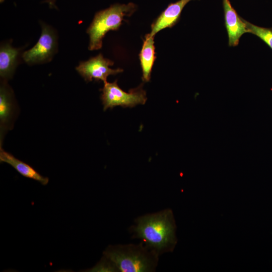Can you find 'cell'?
Returning a JSON list of instances; mask_svg holds the SVG:
<instances>
[{
    "label": "cell",
    "instance_id": "cell-7",
    "mask_svg": "<svg viewBox=\"0 0 272 272\" xmlns=\"http://www.w3.org/2000/svg\"><path fill=\"white\" fill-rule=\"evenodd\" d=\"M225 25L228 36L229 46L238 45L241 37L248 33L244 19L240 17L232 6L229 0H222Z\"/></svg>",
    "mask_w": 272,
    "mask_h": 272
},
{
    "label": "cell",
    "instance_id": "cell-13",
    "mask_svg": "<svg viewBox=\"0 0 272 272\" xmlns=\"http://www.w3.org/2000/svg\"><path fill=\"white\" fill-rule=\"evenodd\" d=\"M248 33L261 39L272 49V28L260 27L253 24L244 19Z\"/></svg>",
    "mask_w": 272,
    "mask_h": 272
},
{
    "label": "cell",
    "instance_id": "cell-14",
    "mask_svg": "<svg viewBox=\"0 0 272 272\" xmlns=\"http://www.w3.org/2000/svg\"><path fill=\"white\" fill-rule=\"evenodd\" d=\"M89 271L119 272L115 264L104 256L101 260Z\"/></svg>",
    "mask_w": 272,
    "mask_h": 272
},
{
    "label": "cell",
    "instance_id": "cell-1",
    "mask_svg": "<svg viewBox=\"0 0 272 272\" xmlns=\"http://www.w3.org/2000/svg\"><path fill=\"white\" fill-rule=\"evenodd\" d=\"M134 222L129 229L132 237L141 239L159 255L173 251L177 239L176 225L171 209L143 215Z\"/></svg>",
    "mask_w": 272,
    "mask_h": 272
},
{
    "label": "cell",
    "instance_id": "cell-9",
    "mask_svg": "<svg viewBox=\"0 0 272 272\" xmlns=\"http://www.w3.org/2000/svg\"><path fill=\"white\" fill-rule=\"evenodd\" d=\"M0 161L9 164L23 176L35 180L43 185L49 182L48 177L42 176L29 164L18 159L11 154L5 151L0 147Z\"/></svg>",
    "mask_w": 272,
    "mask_h": 272
},
{
    "label": "cell",
    "instance_id": "cell-15",
    "mask_svg": "<svg viewBox=\"0 0 272 272\" xmlns=\"http://www.w3.org/2000/svg\"><path fill=\"white\" fill-rule=\"evenodd\" d=\"M55 0H46V3H48L49 7L51 8H55Z\"/></svg>",
    "mask_w": 272,
    "mask_h": 272
},
{
    "label": "cell",
    "instance_id": "cell-3",
    "mask_svg": "<svg viewBox=\"0 0 272 272\" xmlns=\"http://www.w3.org/2000/svg\"><path fill=\"white\" fill-rule=\"evenodd\" d=\"M135 10V5L129 3L115 4L98 12L87 30L90 37L89 49H100L105 34L109 31L118 30L124 17L131 15Z\"/></svg>",
    "mask_w": 272,
    "mask_h": 272
},
{
    "label": "cell",
    "instance_id": "cell-8",
    "mask_svg": "<svg viewBox=\"0 0 272 272\" xmlns=\"http://www.w3.org/2000/svg\"><path fill=\"white\" fill-rule=\"evenodd\" d=\"M190 1L179 0L170 4L152 24L150 34L155 36L162 29L174 26L178 22L183 8Z\"/></svg>",
    "mask_w": 272,
    "mask_h": 272
},
{
    "label": "cell",
    "instance_id": "cell-5",
    "mask_svg": "<svg viewBox=\"0 0 272 272\" xmlns=\"http://www.w3.org/2000/svg\"><path fill=\"white\" fill-rule=\"evenodd\" d=\"M56 48L57 39L54 30L42 23L38 41L32 48L23 53V58L29 64L46 62L52 58Z\"/></svg>",
    "mask_w": 272,
    "mask_h": 272
},
{
    "label": "cell",
    "instance_id": "cell-4",
    "mask_svg": "<svg viewBox=\"0 0 272 272\" xmlns=\"http://www.w3.org/2000/svg\"><path fill=\"white\" fill-rule=\"evenodd\" d=\"M101 90V99L104 111L117 106L124 108L133 107L139 104H144L147 100L142 85L126 92L118 86L116 80L113 83H104Z\"/></svg>",
    "mask_w": 272,
    "mask_h": 272
},
{
    "label": "cell",
    "instance_id": "cell-6",
    "mask_svg": "<svg viewBox=\"0 0 272 272\" xmlns=\"http://www.w3.org/2000/svg\"><path fill=\"white\" fill-rule=\"evenodd\" d=\"M113 61L105 58L99 54L85 61H82L76 69L86 82L96 81L107 82L110 75H115L123 72L121 69H112L109 66L113 65Z\"/></svg>",
    "mask_w": 272,
    "mask_h": 272
},
{
    "label": "cell",
    "instance_id": "cell-12",
    "mask_svg": "<svg viewBox=\"0 0 272 272\" xmlns=\"http://www.w3.org/2000/svg\"><path fill=\"white\" fill-rule=\"evenodd\" d=\"M13 109L11 93L6 85L3 84L0 88L1 139L11 120Z\"/></svg>",
    "mask_w": 272,
    "mask_h": 272
},
{
    "label": "cell",
    "instance_id": "cell-11",
    "mask_svg": "<svg viewBox=\"0 0 272 272\" xmlns=\"http://www.w3.org/2000/svg\"><path fill=\"white\" fill-rule=\"evenodd\" d=\"M20 50L7 43L1 46L0 76L3 79L12 77L18 64Z\"/></svg>",
    "mask_w": 272,
    "mask_h": 272
},
{
    "label": "cell",
    "instance_id": "cell-10",
    "mask_svg": "<svg viewBox=\"0 0 272 272\" xmlns=\"http://www.w3.org/2000/svg\"><path fill=\"white\" fill-rule=\"evenodd\" d=\"M154 36L150 33L145 36L142 49L139 54L143 72V80L149 82L151 78L152 67L156 59Z\"/></svg>",
    "mask_w": 272,
    "mask_h": 272
},
{
    "label": "cell",
    "instance_id": "cell-2",
    "mask_svg": "<svg viewBox=\"0 0 272 272\" xmlns=\"http://www.w3.org/2000/svg\"><path fill=\"white\" fill-rule=\"evenodd\" d=\"M103 256L111 261L119 272H153L159 255L143 242L108 246Z\"/></svg>",
    "mask_w": 272,
    "mask_h": 272
}]
</instances>
